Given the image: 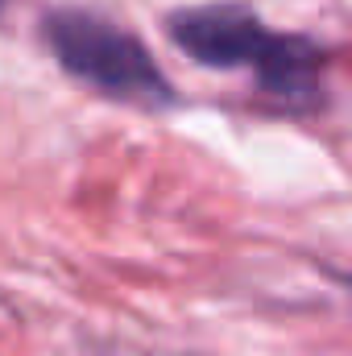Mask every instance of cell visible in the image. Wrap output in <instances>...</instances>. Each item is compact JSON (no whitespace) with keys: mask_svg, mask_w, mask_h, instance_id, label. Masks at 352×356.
Returning <instances> with one entry per match:
<instances>
[{"mask_svg":"<svg viewBox=\"0 0 352 356\" xmlns=\"http://www.w3.org/2000/svg\"><path fill=\"white\" fill-rule=\"evenodd\" d=\"M170 42L199 67L216 71H253L262 91L282 104H315L323 95L328 50L311 38L273 33L262 17L241 4H203L178 8L170 17Z\"/></svg>","mask_w":352,"mask_h":356,"instance_id":"1","label":"cell"},{"mask_svg":"<svg viewBox=\"0 0 352 356\" xmlns=\"http://www.w3.org/2000/svg\"><path fill=\"white\" fill-rule=\"evenodd\" d=\"M42 38L58 67L88 83L91 91H104L112 99H137V104H170L175 88L158 71L154 54L120 25L95 17L88 8H58L46 13Z\"/></svg>","mask_w":352,"mask_h":356,"instance_id":"2","label":"cell"},{"mask_svg":"<svg viewBox=\"0 0 352 356\" xmlns=\"http://www.w3.org/2000/svg\"><path fill=\"white\" fill-rule=\"evenodd\" d=\"M4 4H8V0H0V13H4Z\"/></svg>","mask_w":352,"mask_h":356,"instance_id":"3","label":"cell"}]
</instances>
